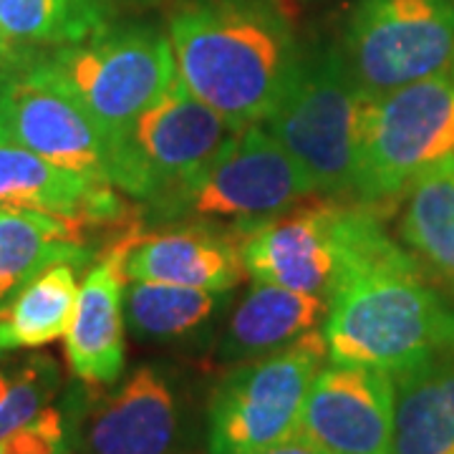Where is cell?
Here are the masks:
<instances>
[{
	"label": "cell",
	"mask_w": 454,
	"mask_h": 454,
	"mask_svg": "<svg viewBox=\"0 0 454 454\" xmlns=\"http://www.w3.org/2000/svg\"><path fill=\"white\" fill-rule=\"evenodd\" d=\"M422 268L369 205L343 207L339 268L325 295L328 361L396 376L454 348V306Z\"/></svg>",
	"instance_id": "cell-1"
},
{
	"label": "cell",
	"mask_w": 454,
	"mask_h": 454,
	"mask_svg": "<svg viewBox=\"0 0 454 454\" xmlns=\"http://www.w3.org/2000/svg\"><path fill=\"white\" fill-rule=\"evenodd\" d=\"M167 35L179 83L232 129L268 119L306 49L280 0H177Z\"/></svg>",
	"instance_id": "cell-2"
},
{
	"label": "cell",
	"mask_w": 454,
	"mask_h": 454,
	"mask_svg": "<svg viewBox=\"0 0 454 454\" xmlns=\"http://www.w3.org/2000/svg\"><path fill=\"white\" fill-rule=\"evenodd\" d=\"M447 164H454V68L364 97L351 190L358 205L373 207L406 195Z\"/></svg>",
	"instance_id": "cell-3"
},
{
	"label": "cell",
	"mask_w": 454,
	"mask_h": 454,
	"mask_svg": "<svg viewBox=\"0 0 454 454\" xmlns=\"http://www.w3.org/2000/svg\"><path fill=\"white\" fill-rule=\"evenodd\" d=\"M112 142L172 86L177 66L169 35L154 26H106L79 43L35 59Z\"/></svg>",
	"instance_id": "cell-4"
},
{
	"label": "cell",
	"mask_w": 454,
	"mask_h": 454,
	"mask_svg": "<svg viewBox=\"0 0 454 454\" xmlns=\"http://www.w3.org/2000/svg\"><path fill=\"white\" fill-rule=\"evenodd\" d=\"M316 195L306 169L262 124L235 129L207 162L145 207L157 223L235 217L258 223Z\"/></svg>",
	"instance_id": "cell-5"
},
{
	"label": "cell",
	"mask_w": 454,
	"mask_h": 454,
	"mask_svg": "<svg viewBox=\"0 0 454 454\" xmlns=\"http://www.w3.org/2000/svg\"><path fill=\"white\" fill-rule=\"evenodd\" d=\"M361 106L364 94L339 46H310L262 127L306 169L316 192L346 197L354 190Z\"/></svg>",
	"instance_id": "cell-6"
},
{
	"label": "cell",
	"mask_w": 454,
	"mask_h": 454,
	"mask_svg": "<svg viewBox=\"0 0 454 454\" xmlns=\"http://www.w3.org/2000/svg\"><path fill=\"white\" fill-rule=\"evenodd\" d=\"M325 358L321 325L273 354L227 372L207 404V454H250L295 434Z\"/></svg>",
	"instance_id": "cell-7"
},
{
	"label": "cell",
	"mask_w": 454,
	"mask_h": 454,
	"mask_svg": "<svg viewBox=\"0 0 454 454\" xmlns=\"http://www.w3.org/2000/svg\"><path fill=\"white\" fill-rule=\"evenodd\" d=\"M340 56L364 97L454 68V0H358Z\"/></svg>",
	"instance_id": "cell-8"
},
{
	"label": "cell",
	"mask_w": 454,
	"mask_h": 454,
	"mask_svg": "<svg viewBox=\"0 0 454 454\" xmlns=\"http://www.w3.org/2000/svg\"><path fill=\"white\" fill-rule=\"evenodd\" d=\"M232 131L175 79L112 142V184L146 205L197 172Z\"/></svg>",
	"instance_id": "cell-9"
},
{
	"label": "cell",
	"mask_w": 454,
	"mask_h": 454,
	"mask_svg": "<svg viewBox=\"0 0 454 454\" xmlns=\"http://www.w3.org/2000/svg\"><path fill=\"white\" fill-rule=\"evenodd\" d=\"M187 439L190 399L167 364H142L109 391L86 396L82 454H182Z\"/></svg>",
	"instance_id": "cell-10"
},
{
	"label": "cell",
	"mask_w": 454,
	"mask_h": 454,
	"mask_svg": "<svg viewBox=\"0 0 454 454\" xmlns=\"http://www.w3.org/2000/svg\"><path fill=\"white\" fill-rule=\"evenodd\" d=\"M0 134L61 169L112 184L109 139L35 59L0 98Z\"/></svg>",
	"instance_id": "cell-11"
},
{
	"label": "cell",
	"mask_w": 454,
	"mask_h": 454,
	"mask_svg": "<svg viewBox=\"0 0 454 454\" xmlns=\"http://www.w3.org/2000/svg\"><path fill=\"white\" fill-rule=\"evenodd\" d=\"M394 376L328 361L318 372L298 432L325 454H394Z\"/></svg>",
	"instance_id": "cell-12"
},
{
	"label": "cell",
	"mask_w": 454,
	"mask_h": 454,
	"mask_svg": "<svg viewBox=\"0 0 454 454\" xmlns=\"http://www.w3.org/2000/svg\"><path fill=\"white\" fill-rule=\"evenodd\" d=\"M340 210V205H318L240 223L245 276L288 291L328 295L339 268Z\"/></svg>",
	"instance_id": "cell-13"
},
{
	"label": "cell",
	"mask_w": 454,
	"mask_h": 454,
	"mask_svg": "<svg viewBox=\"0 0 454 454\" xmlns=\"http://www.w3.org/2000/svg\"><path fill=\"white\" fill-rule=\"evenodd\" d=\"M139 230L131 227L89 268L66 331V361L89 387H112L127 369V255Z\"/></svg>",
	"instance_id": "cell-14"
},
{
	"label": "cell",
	"mask_w": 454,
	"mask_h": 454,
	"mask_svg": "<svg viewBox=\"0 0 454 454\" xmlns=\"http://www.w3.org/2000/svg\"><path fill=\"white\" fill-rule=\"evenodd\" d=\"M0 207L46 212L83 227L116 225L127 215V205L116 187L61 169L3 134Z\"/></svg>",
	"instance_id": "cell-15"
},
{
	"label": "cell",
	"mask_w": 454,
	"mask_h": 454,
	"mask_svg": "<svg viewBox=\"0 0 454 454\" xmlns=\"http://www.w3.org/2000/svg\"><path fill=\"white\" fill-rule=\"evenodd\" d=\"M232 227L190 225L154 235L139 232L124 265L127 280L230 293L245 276L240 225Z\"/></svg>",
	"instance_id": "cell-16"
},
{
	"label": "cell",
	"mask_w": 454,
	"mask_h": 454,
	"mask_svg": "<svg viewBox=\"0 0 454 454\" xmlns=\"http://www.w3.org/2000/svg\"><path fill=\"white\" fill-rule=\"evenodd\" d=\"M328 298L318 293L288 291L280 286L253 280V288L232 310L217 356L227 364L273 354L298 340L303 333L324 325Z\"/></svg>",
	"instance_id": "cell-17"
},
{
	"label": "cell",
	"mask_w": 454,
	"mask_h": 454,
	"mask_svg": "<svg viewBox=\"0 0 454 454\" xmlns=\"http://www.w3.org/2000/svg\"><path fill=\"white\" fill-rule=\"evenodd\" d=\"M394 454H454V348L394 376Z\"/></svg>",
	"instance_id": "cell-18"
},
{
	"label": "cell",
	"mask_w": 454,
	"mask_h": 454,
	"mask_svg": "<svg viewBox=\"0 0 454 454\" xmlns=\"http://www.w3.org/2000/svg\"><path fill=\"white\" fill-rule=\"evenodd\" d=\"M91 260L83 225L46 212L0 210V301L56 262L82 268Z\"/></svg>",
	"instance_id": "cell-19"
},
{
	"label": "cell",
	"mask_w": 454,
	"mask_h": 454,
	"mask_svg": "<svg viewBox=\"0 0 454 454\" xmlns=\"http://www.w3.org/2000/svg\"><path fill=\"white\" fill-rule=\"evenodd\" d=\"M76 270L79 268L71 262H56L18 288L11 298L0 301L3 354L43 348L64 339L79 298Z\"/></svg>",
	"instance_id": "cell-20"
},
{
	"label": "cell",
	"mask_w": 454,
	"mask_h": 454,
	"mask_svg": "<svg viewBox=\"0 0 454 454\" xmlns=\"http://www.w3.org/2000/svg\"><path fill=\"white\" fill-rule=\"evenodd\" d=\"M109 26L106 0H0V43L41 56Z\"/></svg>",
	"instance_id": "cell-21"
},
{
	"label": "cell",
	"mask_w": 454,
	"mask_h": 454,
	"mask_svg": "<svg viewBox=\"0 0 454 454\" xmlns=\"http://www.w3.org/2000/svg\"><path fill=\"white\" fill-rule=\"evenodd\" d=\"M227 293L127 280L124 318L139 340H179L200 333L223 306Z\"/></svg>",
	"instance_id": "cell-22"
},
{
	"label": "cell",
	"mask_w": 454,
	"mask_h": 454,
	"mask_svg": "<svg viewBox=\"0 0 454 454\" xmlns=\"http://www.w3.org/2000/svg\"><path fill=\"white\" fill-rule=\"evenodd\" d=\"M402 238L422 265L454 286V164L427 175L406 192Z\"/></svg>",
	"instance_id": "cell-23"
},
{
	"label": "cell",
	"mask_w": 454,
	"mask_h": 454,
	"mask_svg": "<svg viewBox=\"0 0 454 454\" xmlns=\"http://www.w3.org/2000/svg\"><path fill=\"white\" fill-rule=\"evenodd\" d=\"M59 389V364L46 354L0 358V437L38 417Z\"/></svg>",
	"instance_id": "cell-24"
},
{
	"label": "cell",
	"mask_w": 454,
	"mask_h": 454,
	"mask_svg": "<svg viewBox=\"0 0 454 454\" xmlns=\"http://www.w3.org/2000/svg\"><path fill=\"white\" fill-rule=\"evenodd\" d=\"M89 384L71 387L64 396L53 399L31 422L0 437V454H82L83 406Z\"/></svg>",
	"instance_id": "cell-25"
},
{
	"label": "cell",
	"mask_w": 454,
	"mask_h": 454,
	"mask_svg": "<svg viewBox=\"0 0 454 454\" xmlns=\"http://www.w3.org/2000/svg\"><path fill=\"white\" fill-rule=\"evenodd\" d=\"M33 59H38V56H26L20 51L8 49V46L0 43V98L5 94V89L11 86V82L16 79L26 66L31 64Z\"/></svg>",
	"instance_id": "cell-26"
},
{
	"label": "cell",
	"mask_w": 454,
	"mask_h": 454,
	"mask_svg": "<svg viewBox=\"0 0 454 454\" xmlns=\"http://www.w3.org/2000/svg\"><path fill=\"white\" fill-rule=\"evenodd\" d=\"M250 454H325L321 447H316L313 442H310L306 434H301V432H295L291 437L280 439L276 444H268V447H262L258 452H250Z\"/></svg>",
	"instance_id": "cell-27"
},
{
	"label": "cell",
	"mask_w": 454,
	"mask_h": 454,
	"mask_svg": "<svg viewBox=\"0 0 454 454\" xmlns=\"http://www.w3.org/2000/svg\"><path fill=\"white\" fill-rule=\"evenodd\" d=\"M3 356H5V354H3V351H0V358H3Z\"/></svg>",
	"instance_id": "cell-28"
},
{
	"label": "cell",
	"mask_w": 454,
	"mask_h": 454,
	"mask_svg": "<svg viewBox=\"0 0 454 454\" xmlns=\"http://www.w3.org/2000/svg\"><path fill=\"white\" fill-rule=\"evenodd\" d=\"M0 210H3V207H0Z\"/></svg>",
	"instance_id": "cell-29"
}]
</instances>
